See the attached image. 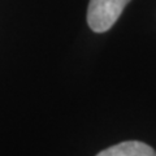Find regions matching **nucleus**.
<instances>
[{"label": "nucleus", "mask_w": 156, "mask_h": 156, "mask_svg": "<svg viewBox=\"0 0 156 156\" xmlns=\"http://www.w3.org/2000/svg\"><path fill=\"white\" fill-rule=\"evenodd\" d=\"M130 0H90L87 23L92 31L104 33L116 23Z\"/></svg>", "instance_id": "1"}, {"label": "nucleus", "mask_w": 156, "mask_h": 156, "mask_svg": "<svg viewBox=\"0 0 156 156\" xmlns=\"http://www.w3.org/2000/svg\"><path fill=\"white\" fill-rule=\"evenodd\" d=\"M96 156H156V152L151 146L143 142L126 140L100 151Z\"/></svg>", "instance_id": "2"}]
</instances>
